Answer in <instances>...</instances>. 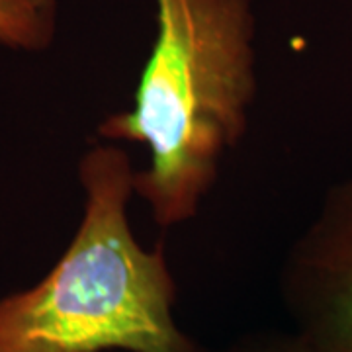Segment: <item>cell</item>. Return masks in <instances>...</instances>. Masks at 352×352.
<instances>
[{
    "mask_svg": "<svg viewBox=\"0 0 352 352\" xmlns=\"http://www.w3.org/2000/svg\"><path fill=\"white\" fill-rule=\"evenodd\" d=\"M55 34V0H0V45L45 50Z\"/></svg>",
    "mask_w": 352,
    "mask_h": 352,
    "instance_id": "4",
    "label": "cell"
},
{
    "mask_svg": "<svg viewBox=\"0 0 352 352\" xmlns=\"http://www.w3.org/2000/svg\"><path fill=\"white\" fill-rule=\"evenodd\" d=\"M157 36L133 108L106 116L108 141L141 143L133 188L164 229L192 219L249 126L256 92L251 0H155Z\"/></svg>",
    "mask_w": 352,
    "mask_h": 352,
    "instance_id": "1",
    "label": "cell"
},
{
    "mask_svg": "<svg viewBox=\"0 0 352 352\" xmlns=\"http://www.w3.org/2000/svg\"><path fill=\"white\" fill-rule=\"evenodd\" d=\"M296 333L321 352H352V178L331 186L280 272Z\"/></svg>",
    "mask_w": 352,
    "mask_h": 352,
    "instance_id": "3",
    "label": "cell"
},
{
    "mask_svg": "<svg viewBox=\"0 0 352 352\" xmlns=\"http://www.w3.org/2000/svg\"><path fill=\"white\" fill-rule=\"evenodd\" d=\"M217 352H321L298 333L258 331L239 337Z\"/></svg>",
    "mask_w": 352,
    "mask_h": 352,
    "instance_id": "5",
    "label": "cell"
},
{
    "mask_svg": "<svg viewBox=\"0 0 352 352\" xmlns=\"http://www.w3.org/2000/svg\"><path fill=\"white\" fill-rule=\"evenodd\" d=\"M133 178L120 147L82 155L80 226L47 276L0 300V352H210L176 323L164 247L133 237Z\"/></svg>",
    "mask_w": 352,
    "mask_h": 352,
    "instance_id": "2",
    "label": "cell"
}]
</instances>
